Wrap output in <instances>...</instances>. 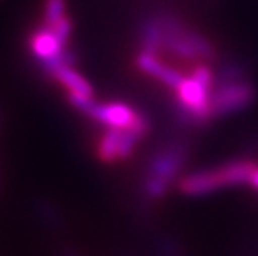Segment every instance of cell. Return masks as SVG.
Listing matches in <instances>:
<instances>
[{
	"instance_id": "ba28073f",
	"label": "cell",
	"mask_w": 258,
	"mask_h": 256,
	"mask_svg": "<svg viewBox=\"0 0 258 256\" xmlns=\"http://www.w3.org/2000/svg\"><path fill=\"white\" fill-rule=\"evenodd\" d=\"M67 2L65 0H45L43 5V20L45 25H53L54 22L65 16Z\"/></svg>"
},
{
	"instance_id": "5b68a950",
	"label": "cell",
	"mask_w": 258,
	"mask_h": 256,
	"mask_svg": "<svg viewBox=\"0 0 258 256\" xmlns=\"http://www.w3.org/2000/svg\"><path fill=\"white\" fill-rule=\"evenodd\" d=\"M53 77L57 79L68 90V95L79 98H93L91 85L73 68H60L59 71L54 73Z\"/></svg>"
},
{
	"instance_id": "30bf717a",
	"label": "cell",
	"mask_w": 258,
	"mask_h": 256,
	"mask_svg": "<svg viewBox=\"0 0 258 256\" xmlns=\"http://www.w3.org/2000/svg\"><path fill=\"white\" fill-rule=\"evenodd\" d=\"M39 212H40V216L46 221V224L51 225V227H57L59 225V212L56 210V207L48 204V202H43L39 205Z\"/></svg>"
},
{
	"instance_id": "8992f818",
	"label": "cell",
	"mask_w": 258,
	"mask_h": 256,
	"mask_svg": "<svg viewBox=\"0 0 258 256\" xmlns=\"http://www.w3.org/2000/svg\"><path fill=\"white\" fill-rule=\"evenodd\" d=\"M122 128H114V127H107L105 134L102 136L99 147H98V154L104 162H113L118 157V147L122 136Z\"/></svg>"
},
{
	"instance_id": "9c48e42d",
	"label": "cell",
	"mask_w": 258,
	"mask_h": 256,
	"mask_svg": "<svg viewBox=\"0 0 258 256\" xmlns=\"http://www.w3.org/2000/svg\"><path fill=\"white\" fill-rule=\"evenodd\" d=\"M50 30H51V33L65 45L67 42H68V39H70V36H72V30H73V23H72V19H70L67 14L62 17V19H59L57 22H54L53 25H46Z\"/></svg>"
},
{
	"instance_id": "277c9868",
	"label": "cell",
	"mask_w": 258,
	"mask_h": 256,
	"mask_svg": "<svg viewBox=\"0 0 258 256\" xmlns=\"http://www.w3.org/2000/svg\"><path fill=\"white\" fill-rule=\"evenodd\" d=\"M30 46L33 54L42 62L51 59L63 50V43L51 33V30L43 25L36 30L30 37Z\"/></svg>"
},
{
	"instance_id": "7a4b0ae2",
	"label": "cell",
	"mask_w": 258,
	"mask_h": 256,
	"mask_svg": "<svg viewBox=\"0 0 258 256\" xmlns=\"http://www.w3.org/2000/svg\"><path fill=\"white\" fill-rule=\"evenodd\" d=\"M184 148L179 144L169 145L155 154L149 164V172L144 182L146 196L150 199H159L167 193L170 182L182 168Z\"/></svg>"
},
{
	"instance_id": "8fae6325",
	"label": "cell",
	"mask_w": 258,
	"mask_h": 256,
	"mask_svg": "<svg viewBox=\"0 0 258 256\" xmlns=\"http://www.w3.org/2000/svg\"><path fill=\"white\" fill-rule=\"evenodd\" d=\"M247 187H250L255 193H258V162L255 160V165H253V170L250 173V178H249V182H247Z\"/></svg>"
},
{
	"instance_id": "3957f363",
	"label": "cell",
	"mask_w": 258,
	"mask_h": 256,
	"mask_svg": "<svg viewBox=\"0 0 258 256\" xmlns=\"http://www.w3.org/2000/svg\"><path fill=\"white\" fill-rule=\"evenodd\" d=\"M90 118L107 127L122 128V130L133 128L141 124L149 122V119L143 113L133 110L125 104H107V105L96 104L95 110L90 114Z\"/></svg>"
},
{
	"instance_id": "6da1fadb",
	"label": "cell",
	"mask_w": 258,
	"mask_h": 256,
	"mask_svg": "<svg viewBox=\"0 0 258 256\" xmlns=\"http://www.w3.org/2000/svg\"><path fill=\"white\" fill-rule=\"evenodd\" d=\"M253 165V159H233L217 167L198 170L179 179V190L189 196H204L227 189L247 187Z\"/></svg>"
},
{
	"instance_id": "52a82bcc",
	"label": "cell",
	"mask_w": 258,
	"mask_h": 256,
	"mask_svg": "<svg viewBox=\"0 0 258 256\" xmlns=\"http://www.w3.org/2000/svg\"><path fill=\"white\" fill-rule=\"evenodd\" d=\"M78 62V57L73 51L70 50H62L59 54H56L54 57L51 59H46V60H42V69L48 74V76H54L56 71H59L60 68H73L75 63Z\"/></svg>"
},
{
	"instance_id": "7c38bea8",
	"label": "cell",
	"mask_w": 258,
	"mask_h": 256,
	"mask_svg": "<svg viewBox=\"0 0 258 256\" xmlns=\"http://www.w3.org/2000/svg\"><path fill=\"white\" fill-rule=\"evenodd\" d=\"M62 256H76L75 253H72V251H67V253H63Z\"/></svg>"
}]
</instances>
